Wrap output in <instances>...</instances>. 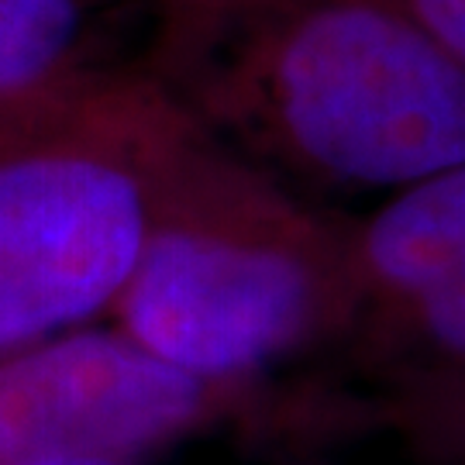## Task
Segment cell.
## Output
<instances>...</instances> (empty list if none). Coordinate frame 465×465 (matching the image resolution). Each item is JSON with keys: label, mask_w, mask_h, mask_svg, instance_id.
<instances>
[{"label": "cell", "mask_w": 465, "mask_h": 465, "mask_svg": "<svg viewBox=\"0 0 465 465\" xmlns=\"http://www.w3.org/2000/svg\"><path fill=\"white\" fill-rule=\"evenodd\" d=\"M152 4L163 21V35H159L163 63L155 76L176 84L228 35L290 0H152Z\"/></svg>", "instance_id": "obj_8"}, {"label": "cell", "mask_w": 465, "mask_h": 465, "mask_svg": "<svg viewBox=\"0 0 465 465\" xmlns=\"http://www.w3.org/2000/svg\"><path fill=\"white\" fill-rule=\"evenodd\" d=\"M32 465H134V462H124V459H45V462H32Z\"/></svg>", "instance_id": "obj_11"}, {"label": "cell", "mask_w": 465, "mask_h": 465, "mask_svg": "<svg viewBox=\"0 0 465 465\" xmlns=\"http://www.w3.org/2000/svg\"><path fill=\"white\" fill-rule=\"evenodd\" d=\"M249 390L200 380L117 328H73L0 359V465L134 462L249 403Z\"/></svg>", "instance_id": "obj_4"}, {"label": "cell", "mask_w": 465, "mask_h": 465, "mask_svg": "<svg viewBox=\"0 0 465 465\" xmlns=\"http://www.w3.org/2000/svg\"><path fill=\"white\" fill-rule=\"evenodd\" d=\"M397 4L465 66V0H397Z\"/></svg>", "instance_id": "obj_10"}, {"label": "cell", "mask_w": 465, "mask_h": 465, "mask_svg": "<svg viewBox=\"0 0 465 465\" xmlns=\"http://www.w3.org/2000/svg\"><path fill=\"white\" fill-rule=\"evenodd\" d=\"M86 0H0V128L86 69Z\"/></svg>", "instance_id": "obj_7"}, {"label": "cell", "mask_w": 465, "mask_h": 465, "mask_svg": "<svg viewBox=\"0 0 465 465\" xmlns=\"http://www.w3.org/2000/svg\"><path fill=\"white\" fill-rule=\"evenodd\" d=\"M193 121L163 76L86 66L0 128V359L111 314Z\"/></svg>", "instance_id": "obj_3"}, {"label": "cell", "mask_w": 465, "mask_h": 465, "mask_svg": "<svg viewBox=\"0 0 465 465\" xmlns=\"http://www.w3.org/2000/svg\"><path fill=\"white\" fill-rule=\"evenodd\" d=\"M345 341L355 359L397 382L465 369V272L362 307Z\"/></svg>", "instance_id": "obj_6"}, {"label": "cell", "mask_w": 465, "mask_h": 465, "mask_svg": "<svg viewBox=\"0 0 465 465\" xmlns=\"http://www.w3.org/2000/svg\"><path fill=\"white\" fill-rule=\"evenodd\" d=\"M169 86L293 190L393 193L465 163V66L397 0H290Z\"/></svg>", "instance_id": "obj_1"}, {"label": "cell", "mask_w": 465, "mask_h": 465, "mask_svg": "<svg viewBox=\"0 0 465 465\" xmlns=\"http://www.w3.org/2000/svg\"><path fill=\"white\" fill-rule=\"evenodd\" d=\"M345 234L362 307L462 276L465 163L393 190L369 214L349 217Z\"/></svg>", "instance_id": "obj_5"}, {"label": "cell", "mask_w": 465, "mask_h": 465, "mask_svg": "<svg viewBox=\"0 0 465 465\" xmlns=\"http://www.w3.org/2000/svg\"><path fill=\"white\" fill-rule=\"evenodd\" d=\"M400 414L420 441L451 462L465 465V369L400 382Z\"/></svg>", "instance_id": "obj_9"}, {"label": "cell", "mask_w": 465, "mask_h": 465, "mask_svg": "<svg viewBox=\"0 0 465 465\" xmlns=\"http://www.w3.org/2000/svg\"><path fill=\"white\" fill-rule=\"evenodd\" d=\"M345 224L197 117L159 176L138 266L107 317L200 380L255 382L355 328Z\"/></svg>", "instance_id": "obj_2"}]
</instances>
